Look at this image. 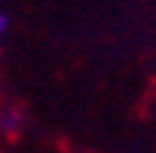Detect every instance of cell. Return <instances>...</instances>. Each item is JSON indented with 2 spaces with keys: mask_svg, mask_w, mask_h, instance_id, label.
I'll use <instances>...</instances> for the list:
<instances>
[{
  "mask_svg": "<svg viewBox=\"0 0 156 153\" xmlns=\"http://www.w3.org/2000/svg\"><path fill=\"white\" fill-rule=\"evenodd\" d=\"M8 25H10V20H8V15H5V12H0V35H3V32L8 30Z\"/></svg>",
  "mask_w": 156,
  "mask_h": 153,
  "instance_id": "obj_2",
  "label": "cell"
},
{
  "mask_svg": "<svg viewBox=\"0 0 156 153\" xmlns=\"http://www.w3.org/2000/svg\"><path fill=\"white\" fill-rule=\"evenodd\" d=\"M0 126H3L5 133L15 136V133L20 131V116H17V111H8V114H3V121H0Z\"/></svg>",
  "mask_w": 156,
  "mask_h": 153,
  "instance_id": "obj_1",
  "label": "cell"
}]
</instances>
